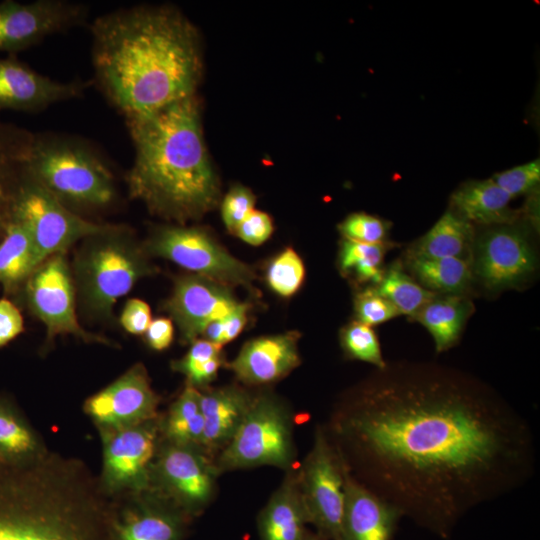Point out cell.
<instances>
[{
  "mask_svg": "<svg viewBox=\"0 0 540 540\" xmlns=\"http://www.w3.org/2000/svg\"><path fill=\"white\" fill-rule=\"evenodd\" d=\"M151 322V309L145 301L133 298L126 302L120 315V323L128 333L142 335Z\"/></svg>",
  "mask_w": 540,
  "mask_h": 540,
  "instance_id": "obj_42",
  "label": "cell"
},
{
  "mask_svg": "<svg viewBox=\"0 0 540 540\" xmlns=\"http://www.w3.org/2000/svg\"><path fill=\"white\" fill-rule=\"evenodd\" d=\"M513 198L491 178L462 183L450 196V209L473 225L514 223L519 213L511 208Z\"/></svg>",
  "mask_w": 540,
  "mask_h": 540,
  "instance_id": "obj_22",
  "label": "cell"
},
{
  "mask_svg": "<svg viewBox=\"0 0 540 540\" xmlns=\"http://www.w3.org/2000/svg\"><path fill=\"white\" fill-rule=\"evenodd\" d=\"M304 278V263L292 248L280 252L270 262L266 271L269 287L282 297L294 295L302 286Z\"/></svg>",
  "mask_w": 540,
  "mask_h": 540,
  "instance_id": "obj_36",
  "label": "cell"
},
{
  "mask_svg": "<svg viewBox=\"0 0 540 540\" xmlns=\"http://www.w3.org/2000/svg\"><path fill=\"white\" fill-rule=\"evenodd\" d=\"M48 452L18 407L0 395V464L22 465Z\"/></svg>",
  "mask_w": 540,
  "mask_h": 540,
  "instance_id": "obj_27",
  "label": "cell"
},
{
  "mask_svg": "<svg viewBox=\"0 0 540 540\" xmlns=\"http://www.w3.org/2000/svg\"><path fill=\"white\" fill-rule=\"evenodd\" d=\"M108 495L80 460L0 464V540H100Z\"/></svg>",
  "mask_w": 540,
  "mask_h": 540,
  "instance_id": "obj_4",
  "label": "cell"
},
{
  "mask_svg": "<svg viewBox=\"0 0 540 540\" xmlns=\"http://www.w3.org/2000/svg\"><path fill=\"white\" fill-rule=\"evenodd\" d=\"M247 303L240 305L223 319V344L234 340L244 329L249 310Z\"/></svg>",
  "mask_w": 540,
  "mask_h": 540,
  "instance_id": "obj_45",
  "label": "cell"
},
{
  "mask_svg": "<svg viewBox=\"0 0 540 540\" xmlns=\"http://www.w3.org/2000/svg\"><path fill=\"white\" fill-rule=\"evenodd\" d=\"M132 501L116 526L117 540H178L180 524L166 499L152 489L126 493Z\"/></svg>",
  "mask_w": 540,
  "mask_h": 540,
  "instance_id": "obj_21",
  "label": "cell"
},
{
  "mask_svg": "<svg viewBox=\"0 0 540 540\" xmlns=\"http://www.w3.org/2000/svg\"><path fill=\"white\" fill-rule=\"evenodd\" d=\"M88 6L70 0H36L21 3L0 2V53L16 55L43 41L84 25Z\"/></svg>",
  "mask_w": 540,
  "mask_h": 540,
  "instance_id": "obj_13",
  "label": "cell"
},
{
  "mask_svg": "<svg viewBox=\"0 0 540 540\" xmlns=\"http://www.w3.org/2000/svg\"><path fill=\"white\" fill-rule=\"evenodd\" d=\"M294 447L288 415L277 400L269 396L253 399L238 430L224 447L218 471L263 465L288 468Z\"/></svg>",
  "mask_w": 540,
  "mask_h": 540,
  "instance_id": "obj_8",
  "label": "cell"
},
{
  "mask_svg": "<svg viewBox=\"0 0 540 540\" xmlns=\"http://www.w3.org/2000/svg\"><path fill=\"white\" fill-rule=\"evenodd\" d=\"M221 349L206 339H197L181 359L172 363V369L184 374L194 387L203 386L216 377L222 365Z\"/></svg>",
  "mask_w": 540,
  "mask_h": 540,
  "instance_id": "obj_34",
  "label": "cell"
},
{
  "mask_svg": "<svg viewBox=\"0 0 540 540\" xmlns=\"http://www.w3.org/2000/svg\"><path fill=\"white\" fill-rule=\"evenodd\" d=\"M103 466L99 478L109 497L150 488L152 464L157 454L158 418L137 425L99 430Z\"/></svg>",
  "mask_w": 540,
  "mask_h": 540,
  "instance_id": "obj_11",
  "label": "cell"
},
{
  "mask_svg": "<svg viewBox=\"0 0 540 540\" xmlns=\"http://www.w3.org/2000/svg\"><path fill=\"white\" fill-rule=\"evenodd\" d=\"M253 399L235 387L200 392V407L204 419L201 447L214 450L225 447L232 439Z\"/></svg>",
  "mask_w": 540,
  "mask_h": 540,
  "instance_id": "obj_23",
  "label": "cell"
},
{
  "mask_svg": "<svg viewBox=\"0 0 540 540\" xmlns=\"http://www.w3.org/2000/svg\"><path fill=\"white\" fill-rule=\"evenodd\" d=\"M298 332L263 336L245 343L230 369L246 384L277 381L300 364Z\"/></svg>",
  "mask_w": 540,
  "mask_h": 540,
  "instance_id": "obj_19",
  "label": "cell"
},
{
  "mask_svg": "<svg viewBox=\"0 0 540 540\" xmlns=\"http://www.w3.org/2000/svg\"><path fill=\"white\" fill-rule=\"evenodd\" d=\"M32 135L29 130L0 120V231L10 219Z\"/></svg>",
  "mask_w": 540,
  "mask_h": 540,
  "instance_id": "obj_28",
  "label": "cell"
},
{
  "mask_svg": "<svg viewBox=\"0 0 540 540\" xmlns=\"http://www.w3.org/2000/svg\"><path fill=\"white\" fill-rule=\"evenodd\" d=\"M375 288L400 315L410 318L437 294L419 284L399 263L385 269L381 282Z\"/></svg>",
  "mask_w": 540,
  "mask_h": 540,
  "instance_id": "obj_33",
  "label": "cell"
},
{
  "mask_svg": "<svg viewBox=\"0 0 540 540\" xmlns=\"http://www.w3.org/2000/svg\"><path fill=\"white\" fill-rule=\"evenodd\" d=\"M11 214L30 233L37 266L55 254L64 253L77 241L103 232L110 226L89 221L70 210L31 179L24 172V167Z\"/></svg>",
  "mask_w": 540,
  "mask_h": 540,
  "instance_id": "obj_7",
  "label": "cell"
},
{
  "mask_svg": "<svg viewBox=\"0 0 540 540\" xmlns=\"http://www.w3.org/2000/svg\"><path fill=\"white\" fill-rule=\"evenodd\" d=\"M90 32L92 82L124 119L195 95L201 75L198 36L176 9H117L96 17Z\"/></svg>",
  "mask_w": 540,
  "mask_h": 540,
  "instance_id": "obj_2",
  "label": "cell"
},
{
  "mask_svg": "<svg viewBox=\"0 0 540 540\" xmlns=\"http://www.w3.org/2000/svg\"><path fill=\"white\" fill-rule=\"evenodd\" d=\"M332 432L355 480L442 540L536 471L527 419L487 383L434 363L376 369L335 413Z\"/></svg>",
  "mask_w": 540,
  "mask_h": 540,
  "instance_id": "obj_1",
  "label": "cell"
},
{
  "mask_svg": "<svg viewBox=\"0 0 540 540\" xmlns=\"http://www.w3.org/2000/svg\"><path fill=\"white\" fill-rule=\"evenodd\" d=\"M147 344L156 351L167 349L174 337V327L170 319L160 317L153 320L144 333Z\"/></svg>",
  "mask_w": 540,
  "mask_h": 540,
  "instance_id": "obj_44",
  "label": "cell"
},
{
  "mask_svg": "<svg viewBox=\"0 0 540 540\" xmlns=\"http://www.w3.org/2000/svg\"><path fill=\"white\" fill-rule=\"evenodd\" d=\"M391 224L377 216L364 212L348 215L338 226L344 239L365 243L380 244L387 242Z\"/></svg>",
  "mask_w": 540,
  "mask_h": 540,
  "instance_id": "obj_37",
  "label": "cell"
},
{
  "mask_svg": "<svg viewBox=\"0 0 540 540\" xmlns=\"http://www.w3.org/2000/svg\"><path fill=\"white\" fill-rule=\"evenodd\" d=\"M200 447L166 441L152 464L150 489L188 511H196L211 499L217 474Z\"/></svg>",
  "mask_w": 540,
  "mask_h": 540,
  "instance_id": "obj_14",
  "label": "cell"
},
{
  "mask_svg": "<svg viewBox=\"0 0 540 540\" xmlns=\"http://www.w3.org/2000/svg\"><path fill=\"white\" fill-rule=\"evenodd\" d=\"M255 196L250 189L236 185L224 196L221 204V216L226 228L233 232L238 225L254 210Z\"/></svg>",
  "mask_w": 540,
  "mask_h": 540,
  "instance_id": "obj_40",
  "label": "cell"
},
{
  "mask_svg": "<svg viewBox=\"0 0 540 540\" xmlns=\"http://www.w3.org/2000/svg\"><path fill=\"white\" fill-rule=\"evenodd\" d=\"M473 303L464 295L436 294L411 318L430 333L437 353L454 347L463 333Z\"/></svg>",
  "mask_w": 540,
  "mask_h": 540,
  "instance_id": "obj_25",
  "label": "cell"
},
{
  "mask_svg": "<svg viewBox=\"0 0 540 540\" xmlns=\"http://www.w3.org/2000/svg\"><path fill=\"white\" fill-rule=\"evenodd\" d=\"M83 240L74 261L81 303L92 316L109 318L117 300L156 268L124 226L110 225Z\"/></svg>",
  "mask_w": 540,
  "mask_h": 540,
  "instance_id": "obj_6",
  "label": "cell"
},
{
  "mask_svg": "<svg viewBox=\"0 0 540 540\" xmlns=\"http://www.w3.org/2000/svg\"><path fill=\"white\" fill-rule=\"evenodd\" d=\"M24 172L63 205L101 209L116 198L113 172L92 143L75 135L33 133Z\"/></svg>",
  "mask_w": 540,
  "mask_h": 540,
  "instance_id": "obj_5",
  "label": "cell"
},
{
  "mask_svg": "<svg viewBox=\"0 0 540 540\" xmlns=\"http://www.w3.org/2000/svg\"><path fill=\"white\" fill-rule=\"evenodd\" d=\"M92 80L60 82L38 73L17 58L0 57V113L6 110L38 113L50 106L81 98Z\"/></svg>",
  "mask_w": 540,
  "mask_h": 540,
  "instance_id": "obj_17",
  "label": "cell"
},
{
  "mask_svg": "<svg viewBox=\"0 0 540 540\" xmlns=\"http://www.w3.org/2000/svg\"><path fill=\"white\" fill-rule=\"evenodd\" d=\"M33 242L24 224L12 214L0 242V284L12 292L37 268Z\"/></svg>",
  "mask_w": 540,
  "mask_h": 540,
  "instance_id": "obj_30",
  "label": "cell"
},
{
  "mask_svg": "<svg viewBox=\"0 0 540 540\" xmlns=\"http://www.w3.org/2000/svg\"><path fill=\"white\" fill-rule=\"evenodd\" d=\"M306 522L297 474L289 476L261 512V540H304Z\"/></svg>",
  "mask_w": 540,
  "mask_h": 540,
  "instance_id": "obj_24",
  "label": "cell"
},
{
  "mask_svg": "<svg viewBox=\"0 0 540 540\" xmlns=\"http://www.w3.org/2000/svg\"><path fill=\"white\" fill-rule=\"evenodd\" d=\"M345 474L337 449L325 429L318 427L297 480L307 522L328 540H342Z\"/></svg>",
  "mask_w": 540,
  "mask_h": 540,
  "instance_id": "obj_9",
  "label": "cell"
},
{
  "mask_svg": "<svg viewBox=\"0 0 540 540\" xmlns=\"http://www.w3.org/2000/svg\"><path fill=\"white\" fill-rule=\"evenodd\" d=\"M159 397L141 363L89 397L83 406L98 429H116L158 418Z\"/></svg>",
  "mask_w": 540,
  "mask_h": 540,
  "instance_id": "obj_16",
  "label": "cell"
},
{
  "mask_svg": "<svg viewBox=\"0 0 540 540\" xmlns=\"http://www.w3.org/2000/svg\"><path fill=\"white\" fill-rule=\"evenodd\" d=\"M340 343L345 355L350 359L370 363L376 369H383L387 365L373 327L354 320L342 328Z\"/></svg>",
  "mask_w": 540,
  "mask_h": 540,
  "instance_id": "obj_35",
  "label": "cell"
},
{
  "mask_svg": "<svg viewBox=\"0 0 540 540\" xmlns=\"http://www.w3.org/2000/svg\"><path fill=\"white\" fill-rule=\"evenodd\" d=\"M472 269L488 290L519 288L534 275L537 258L527 231L514 223L488 226L475 236Z\"/></svg>",
  "mask_w": 540,
  "mask_h": 540,
  "instance_id": "obj_12",
  "label": "cell"
},
{
  "mask_svg": "<svg viewBox=\"0 0 540 540\" xmlns=\"http://www.w3.org/2000/svg\"><path fill=\"white\" fill-rule=\"evenodd\" d=\"M392 243L365 244L347 239L341 242L338 265L341 273L358 283L377 286L384 275V257Z\"/></svg>",
  "mask_w": 540,
  "mask_h": 540,
  "instance_id": "obj_32",
  "label": "cell"
},
{
  "mask_svg": "<svg viewBox=\"0 0 540 540\" xmlns=\"http://www.w3.org/2000/svg\"><path fill=\"white\" fill-rule=\"evenodd\" d=\"M125 122L135 150L126 177L132 199L180 224L217 205L219 183L195 95Z\"/></svg>",
  "mask_w": 540,
  "mask_h": 540,
  "instance_id": "obj_3",
  "label": "cell"
},
{
  "mask_svg": "<svg viewBox=\"0 0 540 540\" xmlns=\"http://www.w3.org/2000/svg\"><path fill=\"white\" fill-rule=\"evenodd\" d=\"M24 330L19 309L7 298L0 299V347L8 344Z\"/></svg>",
  "mask_w": 540,
  "mask_h": 540,
  "instance_id": "obj_43",
  "label": "cell"
},
{
  "mask_svg": "<svg viewBox=\"0 0 540 540\" xmlns=\"http://www.w3.org/2000/svg\"><path fill=\"white\" fill-rule=\"evenodd\" d=\"M401 519L396 508L346 470L342 540H393Z\"/></svg>",
  "mask_w": 540,
  "mask_h": 540,
  "instance_id": "obj_20",
  "label": "cell"
},
{
  "mask_svg": "<svg viewBox=\"0 0 540 540\" xmlns=\"http://www.w3.org/2000/svg\"><path fill=\"white\" fill-rule=\"evenodd\" d=\"M149 255L165 258L180 267L226 286L250 288L255 273L236 259L205 230L182 225L156 228L143 246Z\"/></svg>",
  "mask_w": 540,
  "mask_h": 540,
  "instance_id": "obj_10",
  "label": "cell"
},
{
  "mask_svg": "<svg viewBox=\"0 0 540 540\" xmlns=\"http://www.w3.org/2000/svg\"><path fill=\"white\" fill-rule=\"evenodd\" d=\"M354 311L356 320L370 327L400 315L397 309L377 292L375 286H369L355 295Z\"/></svg>",
  "mask_w": 540,
  "mask_h": 540,
  "instance_id": "obj_38",
  "label": "cell"
},
{
  "mask_svg": "<svg viewBox=\"0 0 540 540\" xmlns=\"http://www.w3.org/2000/svg\"><path fill=\"white\" fill-rule=\"evenodd\" d=\"M240 303L229 286L199 275H186L176 279L165 310L176 323L181 341L191 344L209 323L224 319Z\"/></svg>",
  "mask_w": 540,
  "mask_h": 540,
  "instance_id": "obj_18",
  "label": "cell"
},
{
  "mask_svg": "<svg viewBox=\"0 0 540 540\" xmlns=\"http://www.w3.org/2000/svg\"><path fill=\"white\" fill-rule=\"evenodd\" d=\"M411 276L424 288L440 294L464 295L472 282V260L407 257Z\"/></svg>",
  "mask_w": 540,
  "mask_h": 540,
  "instance_id": "obj_29",
  "label": "cell"
},
{
  "mask_svg": "<svg viewBox=\"0 0 540 540\" xmlns=\"http://www.w3.org/2000/svg\"><path fill=\"white\" fill-rule=\"evenodd\" d=\"M273 232L270 216L259 210H252L238 225L234 233L247 244L258 246L269 239Z\"/></svg>",
  "mask_w": 540,
  "mask_h": 540,
  "instance_id": "obj_41",
  "label": "cell"
},
{
  "mask_svg": "<svg viewBox=\"0 0 540 540\" xmlns=\"http://www.w3.org/2000/svg\"><path fill=\"white\" fill-rule=\"evenodd\" d=\"M491 179L512 198L535 193L540 183V159L496 173Z\"/></svg>",
  "mask_w": 540,
  "mask_h": 540,
  "instance_id": "obj_39",
  "label": "cell"
},
{
  "mask_svg": "<svg viewBox=\"0 0 540 540\" xmlns=\"http://www.w3.org/2000/svg\"><path fill=\"white\" fill-rule=\"evenodd\" d=\"M160 426L166 441L201 447L204 419L200 407V392L196 387L186 384Z\"/></svg>",
  "mask_w": 540,
  "mask_h": 540,
  "instance_id": "obj_31",
  "label": "cell"
},
{
  "mask_svg": "<svg viewBox=\"0 0 540 540\" xmlns=\"http://www.w3.org/2000/svg\"><path fill=\"white\" fill-rule=\"evenodd\" d=\"M26 298L31 311L45 324L47 341L57 335L71 334L87 342L109 344L101 336L85 331L75 313V293L64 253L41 263L29 276Z\"/></svg>",
  "mask_w": 540,
  "mask_h": 540,
  "instance_id": "obj_15",
  "label": "cell"
},
{
  "mask_svg": "<svg viewBox=\"0 0 540 540\" xmlns=\"http://www.w3.org/2000/svg\"><path fill=\"white\" fill-rule=\"evenodd\" d=\"M304 540H328L325 537L319 535V534H312L306 532Z\"/></svg>",
  "mask_w": 540,
  "mask_h": 540,
  "instance_id": "obj_46",
  "label": "cell"
},
{
  "mask_svg": "<svg viewBox=\"0 0 540 540\" xmlns=\"http://www.w3.org/2000/svg\"><path fill=\"white\" fill-rule=\"evenodd\" d=\"M474 225L448 209L409 249L407 257L462 258L472 260Z\"/></svg>",
  "mask_w": 540,
  "mask_h": 540,
  "instance_id": "obj_26",
  "label": "cell"
}]
</instances>
